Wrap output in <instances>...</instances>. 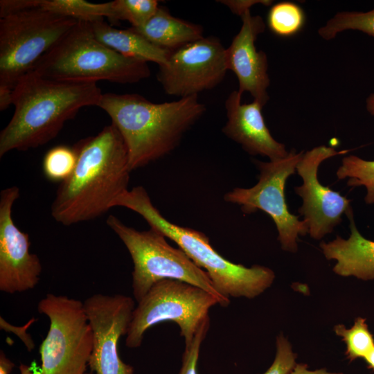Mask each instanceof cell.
<instances>
[{
    "instance_id": "cell-1",
    "label": "cell",
    "mask_w": 374,
    "mask_h": 374,
    "mask_svg": "<svg viewBox=\"0 0 374 374\" xmlns=\"http://www.w3.org/2000/svg\"><path fill=\"white\" fill-rule=\"evenodd\" d=\"M74 148L75 168L60 184L51 207L53 219L65 226L93 220L113 208L128 190L131 172L126 145L112 123Z\"/></svg>"
},
{
    "instance_id": "cell-2",
    "label": "cell",
    "mask_w": 374,
    "mask_h": 374,
    "mask_svg": "<svg viewBox=\"0 0 374 374\" xmlns=\"http://www.w3.org/2000/svg\"><path fill=\"white\" fill-rule=\"evenodd\" d=\"M102 95L96 83L59 82L29 71L12 91L15 111L0 133V157L48 143L81 108L98 106Z\"/></svg>"
},
{
    "instance_id": "cell-3",
    "label": "cell",
    "mask_w": 374,
    "mask_h": 374,
    "mask_svg": "<svg viewBox=\"0 0 374 374\" xmlns=\"http://www.w3.org/2000/svg\"><path fill=\"white\" fill-rule=\"evenodd\" d=\"M98 107L122 136L131 171L171 152L206 111L197 95L154 103L138 94L106 93Z\"/></svg>"
},
{
    "instance_id": "cell-4",
    "label": "cell",
    "mask_w": 374,
    "mask_h": 374,
    "mask_svg": "<svg viewBox=\"0 0 374 374\" xmlns=\"http://www.w3.org/2000/svg\"><path fill=\"white\" fill-rule=\"evenodd\" d=\"M114 206L125 207L137 213L150 227L157 229L175 242L207 273L215 290L226 300L230 297L253 299L274 282L275 274L269 267L259 265L247 267L232 262L211 246L209 238L204 233L168 220L153 205L148 192L141 186L124 193L115 201Z\"/></svg>"
},
{
    "instance_id": "cell-5",
    "label": "cell",
    "mask_w": 374,
    "mask_h": 374,
    "mask_svg": "<svg viewBox=\"0 0 374 374\" xmlns=\"http://www.w3.org/2000/svg\"><path fill=\"white\" fill-rule=\"evenodd\" d=\"M30 71L46 79L71 83H135L150 75L148 62L105 46L85 21H78Z\"/></svg>"
},
{
    "instance_id": "cell-6",
    "label": "cell",
    "mask_w": 374,
    "mask_h": 374,
    "mask_svg": "<svg viewBox=\"0 0 374 374\" xmlns=\"http://www.w3.org/2000/svg\"><path fill=\"white\" fill-rule=\"evenodd\" d=\"M106 222L126 247L133 261L132 290L136 302L157 282L173 279L208 292L219 299L222 307L229 304L230 301L215 290L207 273L181 249L169 244L166 237L157 229L150 227L149 230L138 231L112 215Z\"/></svg>"
},
{
    "instance_id": "cell-7",
    "label": "cell",
    "mask_w": 374,
    "mask_h": 374,
    "mask_svg": "<svg viewBox=\"0 0 374 374\" xmlns=\"http://www.w3.org/2000/svg\"><path fill=\"white\" fill-rule=\"evenodd\" d=\"M78 21L40 8L0 19V88L13 91L19 80Z\"/></svg>"
},
{
    "instance_id": "cell-8",
    "label": "cell",
    "mask_w": 374,
    "mask_h": 374,
    "mask_svg": "<svg viewBox=\"0 0 374 374\" xmlns=\"http://www.w3.org/2000/svg\"><path fill=\"white\" fill-rule=\"evenodd\" d=\"M137 303L126 335L125 344L130 348H139L149 328L166 321L178 326L185 346H188L201 325L210 318V309L220 304L208 292L173 279L157 282Z\"/></svg>"
},
{
    "instance_id": "cell-9",
    "label": "cell",
    "mask_w": 374,
    "mask_h": 374,
    "mask_svg": "<svg viewBox=\"0 0 374 374\" xmlns=\"http://www.w3.org/2000/svg\"><path fill=\"white\" fill-rule=\"evenodd\" d=\"M50 321L41 344L42 374H86L93 348V333L83 302L47 294L37 305Z\"/></svg>"
},
{
    "instance_id": "cell-10",
    "label": "cell",
    "mask_w": 374,
    "mask_h": 374,
    "mask_svg": "<svg viewBox=\"0 0 374 374\" xmlns=\"http://www.w3.org/2000/svg\"><path fill=\"white\" fill-rule=\"evenodd\" d=\"M303 155V152L298 153L292 150L282 159L255 161L260 172L257 184L249 188H235L224 196L225 202L240 205L245 214L260 210L269 215L276 226L281 248L293 253L298 249L299 235H305L308 226L304 220H300L299 215L290 212L285 187L288 177L295 173Z\"/></svg>"
},
{
    "instance_id": "cell-11",
    "label": "cell",
    "mask_w": 374,
    "mask_h": 374,
    "mask_svg": "<svg viewBox=\"0 0 374 374\" xmlns=\"http://www.w3.org/2000/svg\"><path fill=\"white\" fill-rule=\"evenodd\" d=\"M158 81L166 93L184 98L219 84L228 71L226 48L215 37H203L170 51L159 66Z\"/></svg>"
},
{
    "instance_id": "cell-12",
    "label": "cell",
    "mask_w": 374,
    "mask_h": 374,
    "mask_svg": "<svg viewBox=\"0 0 374 374\" xmlns=\"http://www.w3.org/2000/svg\"><path fill=\"white\" fill-rule=\"evenodd\" d=\"M93 333V348L89 366L95 374H134V368L122 361L118 345L126 335L135 304L123 294H95L83 302Z\"/></svg>"
},
{
    "instance_id": "cell-13",
    "label": "cell",
    "mask_w": 374,
    "mask_h": 374,
    "mask_svg": "<svg viewBox=\"0 0 374 374\" xmlns=\"http://www.w3.org/2000/svg\"><path fill=\"white\" fill-rule=\"evenodd\" d=\"M348 152L320 145L303 153L297 163L296 170L303 180L302 185L294 188L295 193L303 200L298 212L303 216L308 233L314 239L320 240L332 232L341 222L343 214L347 215L353 212L350 199L321 184L318 179V169L322 161Z\"/></svg>"
},
{
    "instance_id": "cell-14",
    "label": "cell",
    "mask_w": 374,
    "mask_h": 374,
    "mask_svg": "<svg viewBox=\"0 0 374 374\" xmlns=\"http://www.w3.org/2000/svg\"><path fill=\"white\" fill-rule=\"evenodd\" d=\"M19 195L16 186L0 193V290L10 294L33 289L42 271L39 257L30 251L28 234L12 217V206Z\"/></svg>"
},
{
    "instance_id": "cell-15",
    "label": "cell",
    "mask_w": 374,
    "mask_h": 374,
    "mask_svg": "<svg viewBox=\"0 0 374 374\" xmlns=\"http://www.w3.org/2000/svg\"><path fill=\"white\" fill-rule=\"evenodd\" d=\"M240 17L241 28L226 48L227 68L238 78L239 93L249 92L253 100L263 107L269 100L267 58L263 51L256 50L255 42L264 32L265 24L261 17L252 16L250 9L243 12Z\"/></svg>"
},
{
    "instance_id": "cell-16",
    "label": "cell",
    "mask_w": 374,
    "mask_h": 374,
    "mask_svg": "<svg viewBox=\"0 0 374 374\" xmlns=\"http://www.w3.org/2000/svg\"><path fill=\"white\" fill-rule=\"evenodd\" d=\"M241 98L238 91H233L227 97V122L222 132L250 154L265 156L270 161L286 157L289 152L284 144L273 138L266 125L262 114L263 107L256 100L243 104Z\"/></svg>"
},
{
    "instance_id": "cell-17",
    "label": "cell",
    "mask_w": 374,
    "mask_h": 374,
    "mask_svg": "<svg viewBox=\"0 0 374 374\" xmlns=\"http://www.w3.org/2000/svg\"><path fill=\"white\" fill-rule=\"evenodd\" d=\"M346 216L350 222V237L344 239L337 235L330 242H321L320 247L326 259L337 261L333 271L337 275L374 280V241L365 238L359 232L353 212Z\"/></svg>"
},
{
    "instance_id": "cell-18",
    "label": "cell",
    "mask_w": 374,
    "mask_h": 374,
    "mask_svg": "<svg viewBox=\"0 0 374 374\" xmlns=\"http://www.w3.org/2000/svg\"><path fill=\"white\" fill-rule=\"evenodd\" d=\"M131 28L152 44L169 51L204 37L201 26L175 17L161 6L143 26Z\"/></svg>"
},
{
    "instance_id": "cell-19",
    "label": "cell",
    "mask_w": 374,
    "mask_h": 374,
    "mask_svg": "<svg viewBox=\"0 0 374 374\" xmlns=\"http://www.w3.org/2000/svg\"><path fill=\"white\" fill-rule=\"evenodd\" d=\"M95 37L103 44L123 56L145 62H154L159 66L166 63L169 51L150 42L131 28H115L103 19L90 22Z\"/></svg>"
},
{
    "instance_id": "cell-20",
    "label": "cell",
    "mask_w": 374,
    "mask_h": 374,
    "mask_svg": "<svg viewBox=\"0 0 374 374\" xmlns=\"http://www.w3.org/2000/svg\"><path fill=\"white\" fill-rule=\"evenodd\" d=\"M39 8L78 21L93 22L112 16V1L94 3L84 0H39Z\"/></svg>"
},
{
    "instance_id": "cell-21",
    "label": "cell",
    "mask_w": 374,
    "mask_h": 374,
    "mask_svg": "<svg viewBox=\"0 0 374 374\" xmlns=\"http://www.w3.org/2000/svg\"><path fill=\"white\" fill-rule=\"evenodd\" d=\"M267 25L279 37H287L297 34L303 28L305 15L295 3L282 1L274 4L268 12Z\"/></svg>"
},
{
    "instance_id": "cell-22",
    "label": "cell",
    "mask_w": 374,
    "mask_h": 374,
    "mask_svg": "<svg viewBox=\"0 0 374 374\" xmlns=\"http://www.w3.org/2000/svg\"><path fill=\"white\" fill-rule=\"evenodd\" d=\"M336 174L339 179L348 178V186H364L367 191L365 202L374 204V161L364 160L355 155L345 157Z\"/></svg>"
},
{
    "instance_id": "cell-23",
    "label": "cell",
    "mask_w": 374,
    "mask_h": 374,
    "mask_svg": "<svg viewBox=\"0 0 374 374\" xmlns=\"http://www.w3.org/2000/svg\"><path fill=\"white\" fill-rule=\"evenodd\" d=\"M334 330L336 335L345 342V354L350 362L359 357L364 358L374 348V338L364 318H356L350 329L342 324H338Z\"/></svg>"
},
{
    "instance_id": "cell-24",
    "label": "cell",
    "mask_w": 374,
    "mask_h": 374,
    "mask_svg": "<svg viewBox=\"0 0 374 374\" xmlns=\"http://www.w3.org/2000/svg\"><path fill=\"white\" fill-rule=\"evenodd\" d=\"M346 30H359L374 37V8L365 12H339L319 30V34L323 39L329 40L337 33Z\"/></svg>"
},
{
    "instance_id": "cell-25",
    "label": "cell",
    "mask_w": 374,
    "mask_h": 374,
    "mask_svg": "<svg viewBox=\"0 0 374 374\" xmlns=\"http://www.w3.org/2000/svg\"><path fill=\"white\" fill-rule=\"evenodd\" d=\"M77 161L78 154L74 148L57 145L44 155L42 172L48 180L61 184L72 175Z\"/></svg>"
},
{
    "instance_id": "cell-26",
    "label": "cell",
    "mask_w": 374,
    "mask_h": 374,
    "mask_svg": "<svg viewBox=\"0 0 374 374\" xmlns=\"http://www.w3.org/2000/svg\"><path fill=\"white\" fill-rule=\"evenodd\" d=\"M112 6L111 21H127L133 28L143 26L159 8L156 0H116Z\"/></svg>"
},
{
    "instance_id": "cell-27",
    "label": "cell",
    "mask_w": 374,
    "mask_h": 374,
    "mask_svg": "<svg viewBox=\"0 0 374 374\" xmlns=\"http://www.w3.org/2000/svg\"><path fill=\"white\" fill-rule=\"evenodd\" d=\"M276 347L274 359L262 374H289L296 364L297 355L293 352L292 345L283 333L277 336Z\"/></svg>"
},
{
    "instance_id": "cell-28",
    "label": "cell",
    "mask_w": 374,
    "mask_h": 374,
    "mask_svg": "<svg viewBox=\"0 0 374 374\" xmlns=\"http://www.w3.org/2000/svg\"><path fill=\"white\" fill-rule=\"evenodd\" d=\"M210 327V318L198 329L195 338L188 346H185L181 357V366L178 374H197V362L201 345Z\"/></svg>"
},
{
    "instance_id": "cell-29",
    "label": "cell",
    "mask_w": 374,
    "mask_h": 374,
    "mask_svg": "<svg viewBox=\"0 0 374 374\" xmlns=\"http://www.w3.org/2000/svg\"><path fill=\"white\" fill-rule=\"evenodd\" d=\"M39 0H1L0 17L33 8H39Z\"/></svg>"
},
{
    "instance_id": "cell-30",
    "label": "cell",
    "mask_w": 374,
    "mask_h": 374,
    "mask_svg": "<svg viewBox=\"0 0 374 374\" xmlns=\"http://www.w3.org/2000/svg\"><path fill=\"white\" fill-rule=\"evenodd\" d=\"M220 3L226 5L234 14L239 16L244 12L246 10L250 9V8L256 3H262L265 5H269L271 1H254V0H242V1H233V0H222L219 1Z\"/></svg>"
},
{
    "instance_id": "cell-31",
    "label": "cell",
    "mask_w": 374,
    "mask_h": 374,
    "mask_svg": "<svg viewBox=\"0 0 374 374\" xmlns=\"http://www.w3.org/2000/svg\"><path fill=\"white\" fill-rule=\"evenodd\" d=\"M15 364L6 356L1 350L0 354V374H9ZM21 374H42L33 369L31 366L21 364L19 366Z\"/></svg>"
},
{
    "instance_id": "cell-32",
    "label": "cell",
    "mask_w": 374,
    "mask_h": 374,
    "mask_svg": "<svg viewBox=\"0 0 374 374\" xmlns=\"http://www.w3.org/2000/svg\"><path fill=\"white\" fill-rule=\"evenodd\" d=\"M289 374H344L342 373L328 372L326 368L309 370L306 364H296Z\"/></svg>"
},
{
    "instance_id": "cell-33",
    "label": "cell",
    "mask_w": 374,
    "mask_h": 374,
    "mask_svg": "<svg viewBox=\"0 0 374 374\" xmlns=\"http://www.w3.org/2000/svg\"><path fill=\"white\" fill-rule=\"evenodd\" d=\"M12 103V91L0 88V110L6 109Z\"/></svg>"
},
{
    "instance_id": "cell-34",
    "label": "cell",
    "mask_w": 374,
    "mask_h": 374,
    "mask_svg": "<svg viewBox=\"0 0 374 374\" xmlns=\"http://www.w3.org/2000/svg\"><path fill=\"white\" fill-rule=\"evenodd\" d=\"M367 368L374 371V348L364 357Z\"/></svg>"
},
{
    "instance_id": "cell-35",
    "label": "cell",
    "mask_w": 374,
    "mask_h": 374,
    "mask_svg": "<svg viewBox=\"0 0 374 374\" xmlns=\"http://www.w3.org/2000/svg\"><path fill=\"white\" fill-rule=\"evenodd\" d=\"M366 107L368 113L374 116V93L366 98Z\"/></svg>"
},
{
    "instance_id": "cell-36",
    "label": "cell",
    "mask_w": 374,
    "mask_h": 374,
    "mask_svg": "<svg viewBox=\"0 0 374 374\" xmlns=\"http://www.w3.org/2000/svg\"><path fill=\"white\" fill-rule=\"evenodd\" d=\"M86 374H95V373L90 372V373H87Z\"/></svg>"
}]
</instances>
